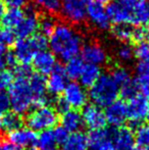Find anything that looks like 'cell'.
<instances>
[{"mask_svg": "<svg viewBox=\"0 0 149 150\" xmlns=\"http://www.w3.org/2000/svg\"><path fill=\"white\" fill-rule=\"evenodd\" d=\"M55 106H56V108H57V110L59 111V112H61V115L70 109V106H68V104L66 102V100H64L62 97H60V98L58 99L57 101H56Z\"/></svg>", "mask_w": 149, "mask_h": 150, "instance_id": "obj_46", "label": "cell"}, {"mask_svg": "<svg viewBox=\"0 0 149 150\" xmlns=\"http://www.w3.org/2000/svg\"><path fill=\"white\" fill-rule=\"evenodd\" d=\"M145 150H149V148H147V149H145Z\"/></svg>", "mask_w": 149, "mask_h": 150, "instance_id": "obj_56", "label": "cell"}, {"mask_svg": "<svg viewBox=\"0 0 149 150\" xmlns=\"http://www.w3.org/2000/svg\"><path fill=\"white\" fill-rule=\"evenodd\" d=\"M53 131L54 139H55V142L58 144H64V142L66 140V138L68 137V132L64 128V127H56Z\"/></svg>", "mask_w": 149, "mask_h": 150, "instance_id": "obj_43", "label": "cell"}, {"mask_svg": "<svg viewBox=\"0 0 149 150\" xmlns=\"http://www.w3.org/2000/svg\"><path fill=\"white\" fill-rule=\"evenodd\" d=\"M29 83H30V88L33 94V105H35L36 107L46 105V102H47L46 78L38 73H33V75L29 78Z\"/></svg>", "mask_w": 149, "mask_h": 150, "instance_id": "obj_15", "label": "cell"}, {"mask_svg": "<svg viewBox=\"0 0 149 150\" xmlns=\"http://www.w3.org/2000/svg\"><path fill=\"white\" fill-rule=\"evenodd\" d=\"M6 139H5V136H4L3 134H1V133H0V142H3V141H5Z\"/></svg>", "mask_w": 149, "mask_h": 150, "instance_id": "obj_51", "label": "cell"}, {"mask_svg": "<svg viewBox=\"0 0 149 150\" xmlns=\"http://www.w3.org/2000/svg\"><path fill=\"white\" fill-rule=\"evenodd\" d=\"M13 45V53L16 61L20 64H30L33 60L34 55L37 53L35 48L31 43L30 38L26 39H18L14 42Z\"/></svg>", "mask_w": 149, "mask_h": 150, "instance_id": "obj_16", "label": "cell"}, {"mask_svg": "<svg viewBox=\"0 0 149 150\" xmlns=\"http://www.w3.org/2000/svg\"><path fill=\"white\" fill-rule=\"evenodd\" d=\"M68 76L62 65L56 64L53 71L49 74V78L46 80L47 92L52 95H58L62 93L68 85Z\"/></svg>", "mask_w": 149, "mask_h": 150, "instance_id": "obj_14", "label": "cell"}, {"mask_svg": "<svg viewBox=\"0 0 149 150\" xmlns=\"http://www.w3.org/2000/svg\"><path fill=\"white\" fill-rule=\"evenodd\" d=\"M137 78H149V60H140L136 65Z\"/></svg>", "mask_w": 149, "mask_h": 150, "instance_id": "obj_41", "label": "cell"}, {"mask_svg": "<svg viewBox=\"0 0 149 150\" xmlns=\"http://www.w3.org/2000/svg\"><path fill=\"white\" fill-rule=\"evenodd\" d=\"M48 45L52 53L62 60H70L77 57L82 48V39L78 32L66 23L56 24L49 36Z\"/></svg>", "mask_w": 149, "mask_h": 150, "instance_id": "obj_2", "label": "cell"}, {"mask_svg": "<svg viewBox=\"0 0 149 150\" xmlns=\"http://www.w3.org/2000/svg\"><path fill=\"white\" fill-rule=\"evenodd\" d=\"M82 117H83L84 124L92 131L104 129L107 124L104 111L101 109V107L95 104L85 105Z\"/></svg>", "mask_w": 149, "mask_h": 150, "instance_id": "obj_10", "label": "cell"}, {"mask_svg": "<svg viewBox=\"0 0 149 150\" xmlns=\"http://www.w3.org/2000/svg\"><path fill=\"white\" fill-rule=\"evenodd\" d=\"M62 98L66 100L68 106L78 110L86 105L88 100V94L81 84L72 82V83H68L64 91Z\"/></svg>", "mask_w": 149, "mask_h": 150, "instance_id": "obj_9", "label": "cell"}, {"mask_svg": "<svg viewBox=\"0 0 149 150\" xmlns=\"http://www.w3.org/2000/svg\"><path fill=\"white\" fill-rule=\"evenodd\" d=\"M88 0H61L60 12L68 22L81 24L86 18V5Z\"/></svg>", "mask_w": 149, "mask_h": 150, "instance_id": "obj_6", "label": "cell"}, {"mask_svg": "<svg viewBox=\"0 0 149 150\" xmlns=\"http://www.w3.org/2000/svg\"><path fill=\"white\" fill-rule=\"evenodd\" d=\"M33 67L40 75H49L56 67V56L47 49L39 51L33 57Z\"/></svg>", "mask_w": 149, "mask_h": 150, "instance_id": "obj_17", "label": "cell"}, {"mask_svg": "<svg viewBox=\"0 0 149 150\" xmlns=\"http://www.w3.org/2000/svg\"><path fill=\"white\" fill-rule=\"evenodd\" d=\"M81 55L83 61L90 64L101 65L107 60V53L105 49L96 42H88L82 45Z\"/></svg>", "mask_w": 149, "mask_h": 150, "instance_id": "obj_11", "label": "cell"}, {"mask_svg": "<svg viewBox=\"0 0 149 150\" xmlns=\"http://www.w3.org/2000/svg\"><path fill=\"white\" fill-rule=\"evenodd\" d=\"M106 117V122H109L112 126L119 127L125 122L127 119V106L123 100H115L112 104L106 107L104 112Z\"/></svg>", "mask_w": 149, "mask_h": 150, "instance_id": "obj_19", "label": "cell"}, {"mask_svg": "<svg viewBox=\"0 0 149 150\" xmlns=\"http://www.w3.org/2000/svg\"><path fill=\"white\" fill-rule=\"evenodd\" d=\"M137 146L142 149L149 148V125H141L136 128L135 137H134Z\"/></svg>", "mask_w": 149, "mask_h": 150, "instance_id": "obj_29", "label": "cell"}, {"mask_svg": "<svg viewBox=\"0 0 149 150\" xmlns=\"http://www.w3.org/2000/svg\"><path fill=\"white\" fill-rule=\"evenodd\" d=\"M37 138L38 136L35 131L28 128H20L8 134L9 142L13 143L20 148L33 146L37 143Z\"/></svg>", "mask_w": 149, "mask_h": 150, "instance_id": "obj_20", "label": "cell"}, {"mask_svg": "<svg viewBox=\"0 0 149 150\" xmlns=\"http://www.w3.org/2000/svg\"><path fill=\"white\" fill-rule=\"evenodd\" d=\"M93 1L97 2V3L101 4V5H104V4H108L112 2V0H93Z\"/></svg>", "mask_w": 149, "mask_h": 150, "instance_id": "obj_49", "label": "cell"}, {"mask_svg": "<svg viewBox=\"0 0 149 150\" xmlns=\"http://www.w3.org/2000/svg\"><path fill=\"white\" fill-rule=\"evenodd\" d=\"M88 136L82 132H74L62 144V150H87Z\"/></svg>", "mask_w": 149, "mask_h": 150, "instance_id": "obj_23", "label": "cell"}, {"mask_svg": "<svg viewBox=\"0 0 149 150\" xmlns=\"http://www.w3.org/2000/svg\"><path fill=\"white\" fill-rule=\"evenodd\" d=\"M49 150H58L57 148H55V147H54V148H51V149H49Z\"/></svg>", "mask_w": 149, "mask_h": 150, "instance_id": "obj_55", "label": "cell"}, {"mask_svg": "<svg viewBox=\"0 0 149 150\" xmlns=\"http://www.w3.org/2000/svg\"><path fill=\"white\" fill-rule=\"evenodd\" d=\"M36 144L41 150H49L51 148H54V145L56 144V142L55 139H54L53 131L50 130V129L42 131L38 136Z\"/></svg>", "mask_w": 149, "mask_h": 150, "instance_id": "obj_28", "label": "cell"}, {"mask_svg": "<svg viewBox=\"0 0 149 150\" xmlns=\"http://www.w3.org/2000/svg\"><path fill=\"white\" fill-rule=\"evenodd\" d=\"M24 18V10L20 8H8L1 18V25L4 29L13 31Z\"/></svg>", "mask_w": 149, "mask_h": 150, "instance_id": "obj_25", "label": "cell"}, {"mask_svg": "<svg viewBox=\"0 0 149 150\" xmlns=\"http://www.w3.org/2000/svg\"><path fill=\"white\" fill-rule=\"evenodd\" d=\"M127 106V117L132 124L144 120L149 111V100L143 94H137L129 99Z\"/></svg>", "mask_w": 149, "mask_h": 150, "instance_id": "obj_8", "label": "cell"}, {"mask_svg": "<svg viewBox=\"0 0 149 150\" xmlns=\"http://www.w3.org/2000/svg\"><path fill=\"white\" fill-rule=\"evenodd\" d=\"M110 133L115 150H129L135 145L133 133L127 127L110 129Z\"/></svg>", "mask_w": 149, "mask_h": 150, "instance_id": "obj_18", "label": "cell"}, {"mask_svg": "<svg viewBox=\"0 0 149 150\" xmlns=\"http://www.w3.org/2000/svg\"><path fill=\"white\" fill-rule=\"evenodd\" d=\"M55 26H56V23L51 16H43L42 18H39L38 30L40 31V33L47 37V36H50V34L54 30Z\"/></svg>", "mask_w": 149, "mask_h": 150, "instance_id": "obj_32", "label": "cell"}, {"mask_svg": "<svg viewBox=\"0 0 149 150\" xmlns=\"http://www.w3.org/2000/svg\"><path fill=\"white\" fill-rule=\"evenodd\" d=\"M37 6L41 7L48 13L53 14L59 11L61 0H32Z\"/></svg>", "mask_w": 149, "mask_h": 150, "instance_id": "obj_33", "label": "cell"}, {"mask_svg": "<svg viewBox=\"0 0 149 150\" xmlns=\"http://www.w3.org/2000/svg\"><path fill=\"white\" fill-rule=\"evenodd\" d=\"M0 150H3V147H2V143L0 142Z\"/></svg>", "mask_w": 149, "mask_h": 150, "instance_id": "obj_52", "label": "cell"}, {"mask_svg": "<svg viewBox=\"0 0 149 150\" xmlns=\"http://www.w3.org/2000/svg\"><path fill=\"white\" fill-rule=\"evenodd\" d=\"M134 55L139 60H149V41L136 44L134 48Z\"/></svg>", "mask_w": 149, "mask_h": 150, "instance_id": "obj_37", "label": "cell"}, {"mask_svg": "<svg viewBox=\"0 0 149 150\" xmlns=\"http://www.w3.org/2000/svg\"><path fill=\"white\" fill-rule=\"evenodd\" d=\"M84 65H85V63H84L83 59L80 57H74L72 59L68 60V63H66L64 69H66V76H68V79H79L80 75L83 71Z\"/></svg>", "mask_w": 149, "mask_h": 150, "instance_id": "obj_27", "label": "cell"}, {"mask_svg": "<svg viewBox=\"0 0 149 150\" xmlns=\"http://www.w3.org/2000/svg\"><path fill=\"white\" fill-rule=\"evenodd\" d=\"M6 6L9 8H20L27 5L28 0H3Z\"/></svg>", "mask_w": 149, "mask_h": 150, "instance_id": "obj_45", "label": "cell"}, {"mask_svg": "<svg viewBox=\"0 0 149 150\" xmlns=\"http://www.w3.org/2000/svg\"><path fill=\"white\" fill-rule=\"evenodd\" d=\"M129 150H143L141 148V147H139V146H137V145H134L132 148H130Z\"/></svg>", "mask_w": 149, "mask_h": 150, "instance_id": "obj_50", "label": "cell"}, {"mask_svg": "<svg viewBox=\"0 0 149 150\" xmlns=\"http://www.w3.org/2000/svg\"><path fill=\"white\" fill-rule=\"evenodd\" d=\"M112 78L113 79V81L115 82V84L117 85L119 89L121 87V86L126 85L127 83H129L133 78L131 77L129 71L126 69L125 67H117L112 69V74H110Z\"/></svg>", "mask_w": 149, "mask_h": 150, "instance_id": "obj_30", "label": "cell"}, {"mask_svg": "<svg viewBox=\"0 0 149 150\" xmlns=\"http://www.w3.org/2000/svg\"><path fill=\"white\" fill-rule=\"evenodd\" d=\"M58 122L56 110L51 106H38L27 117V125L33 131H45L53 128Z\"/></svg>", "mask_w": 149, "mask_h": 150, "instance_id": "obj_5", "label": "cell"}, {"mask_svg": "<svg viewBox=\"0 0 149 150\" xmlns=\"http://www.w3.org/2000/svg\"><path fill=\"white\" fill-rule=\"evenodd\" d=\"M117 56L121 61H130L134 56V48L128 43H124L117 49Z\"/></svg>", "mask_w": 149, "mask_h": 150, "instance_id": "obj_38", "label": "cell"}, {"mask_svg": "<svg viewBox=\"0 0 149 150\" xmlns=\"http://www.w3.org/2000/svg\"><path fill=\"white\" fill-rule=\"evenodd\" d=\"M10 107L18 115L27 112L33 105V94L30 88L29 78L16 77L9 86Z\"/></svg>", "mask_w": 149, "mask_h": 150, "instance_id": "obj_4", "label": "cell"}, {"mask_svg": "<svg viewBox=\"0 0 149 150\" xmlns=\"http://www.w3.org/2000/svg\"><path fill=\"white\" fill-rule=\"evenodd\" d=\"M5 10H6V5H5V3H4L3 0H0V18H2V16L4 14Z\"/></svg>", "mask_w": 149, "mask_h": 150, "instance_id": "obj_48", "label": "cell"}, {"mask_svg": "<svg viewBox=\"0 0 149 150\" xmlns=\"http://www.w3.org/2000/svg\"><path fill=\"white\" fill-rule=\"evenodd\" d=\"M88 148L90 150H115L110 129L92 131L88 136Z\"/></svg>", "mask_w": 149, "mask_h": 150, "instance_id": "obj_13", "label": "cell"}, {"mask_svg": "<svg viewBox=\"0 0 149 150\" xmlns=\"http://www.w3.org/2000/svg\"><path fill=\"white\" fill-rule=\"evenodd\" d=\"M133 26L128 24H117L114 25L112 28V34L117 40L121 42H132L133 39Z\"/></svg>", "mask_w": 149, "mask_h": 150, "instance_id": "obj_26", "label": "cell"}, {"mask_svg": "<svg viewBox=\"0 0 149 150\" xmlns=\"http://www.w3.org/2000/svg\"><path fill=\"white\" fill-rule=\"evenodd\" d=\"M86 18L97 28L105 30L109 27V18L103 5L95 1L88 0L86 5Z\"/></svg>", "mask_w": 149, "mask_h": 150, "instance_id": "obj_12", "label": "cell"}, {"mask_svg": "<svg viewBox=\"0 0 149 150\" xmlns=\"http://www.w3.org/2000/svg\"><path fill=\"white\" fill-rule=\"evenodd\" d=\"M13 69L16 77L30 78L33 75L32 69H31V67L29 64H18Z\"/></svg>", "mask_w": 149, "mask_h": 150, "instance_id": "obj_42", "label": "cell"}, {"mask_svg": "<svg viewBox=\"0 0 149 150\" xmlns=\"http://www.w3.org/2000/svg\"><path fill=\"white\" fill-rule=\"evenodd\" d=\"M30 40H31V43H32L33 47L36 50V52L46 50L48 46H49L48 45L47 37L44 36L43 34H41V33L34 34V35L30 37Z\"/></svg>", "mask_w": 149, "mask_h": 150, "instance_id": "obj_35", "label": "cell"}, {"mask_svg": "<svg viewBox=\"0 0 149 150\" xmlns=\"http://www.w3.org/2000/svg\"><path fill=\"white\" fill-rule=\"evenodd\" d=\"M146 117H147V120H148V122H149V111H148L147 115H146Z\"/></svg>", "mask_w": 149, "mask_h": 150, "instance_id": "obj_54", "label": "cell"}, {"mask_svg": "<svg viewBox=\"0 0 149 150\" xmlns=\"http://www.w3.org/2000/svg\"><path fill=\"white\" fill-rule=\"evenodd\" d=\"M23 122L22 115H18L16 111H6L0 115V133L4 135L5 133L18 130L23 127Z\"/></svg>", "mask_w": 149, "mask_h": 150, "instance_id": "obj_21", "label": "cell"}, {"mask_svg": "<svg viewBox=\"0 0 149 150\" xmlns=\"http://www.w3.org/2000/svg\"><path fill=\"white\" fill-rule=\"evenodd\" d=\"M13 81V75L7 69H0V91H4Z\"/></svg>", "mask_w": 149, "mask_h": 150, "instance_id": "obj_39", "label": "cell"}, {"mask_svg": "<svg viewBox=\"0 0 149 150\" xmlns=\"http://www.w3.org/2000/svg\"><path fill=\"white\" fill-rule=\"evenodd\" d=\"M101 76V71H100L99 65L95 64H87L84 65L83 71H82L81 75L79 77L80 84H81L83 87H91L98 79Z\"/></svg>", "mask_w": 149, "mask_h": 150, "instance_id": "obj_24", "label": "cell"}, {"mask_svg": "<svg viewBox=\"0 0 149 150\" xmlns=\"http://www.w3.org/2000/svg\"><path fill=\"white\" fill-rule=\"evenodd\" d=\"M144 41H149V25L138 26L137 28H134L132 42L137 44Z\"/></svg>", "mask_w": 149, "mask_h": 150, "instance_id": "obj_36", "label": "cell"}, {"mask_svg": "<svg viewBox=\"0 0 149 150\" xmlns=\"http://www.w3.org/2000/svg\"><path fill=\"white\" fill-rule=\"evenodd\" d=\"M39 18L40 16L36 8L33 6H27L24 10V18L22 22L13 30L16 37H18V39H26L36 34L39 27Z\"/></svg>", "mask_w": 149, "mask_h": 150, "instance_id": "obj_7", "label": "cell"}, {"mask_svg": "<svg viewBox=\"0 0 149 150\" xmlns=\"http://www.w3.org/2000/svg\"><path fill=\"white\" fill-rule=\"evenodd\" d=\"M62 127L68 132H78L80 129H82L84 125L82 115L77 109H68V111L62 113L61 117Z\"/></svg>", "mask_w": 149, "mask_h": 150, "instance_id": "obj_22", "label": "cell"}, {"mask_svg": "<svg viewBox=\"0 0 149 150\" xmlns=\"http://www.w3.org/2000/svg\"><path fill=\"white\" fill-rule=\"evenodd\" d=\"M106 12L114 25H149V2L146 0H115L108 3Z\"/></svg>", "mask_w": 149, "mask_h": 150, "instance_id": "obj_1", "label": "cell"}, {"mask_svg": "<svg viewBox=\"0 0 149 150\" xmlns=\"http://www.w3.org/2000/svg\"><path fill=\"white\" fill-rule=\"evenodd\" d=\"M10 108V99L8 93L0 91V115L8 111Z\"/></svg>", "mask_w": 149, "mask_h": 150, "instance_id": "obj_44", "label": "cell"}, {"mask_svg": "<svg viewBox=\"0 0 149 150\" xmlns=\"http://www.w3.org/2000/svg\"><path fill=\"white\" fill-rule=\"evenodd\" d=\"M119 89L110 75L104 74L90 87L89 97L99 107H107L117 100Z\"/></svg>", "mask_w": 149, "mask_h": 150, "instance_id": "obj_3", "label": "cell"}, {"mask_svg": "<svg viewBox=\"0 0 149 150\" xmlns=\"http://www.w3.org/2000/svg\"><path fill=\"white\" fill-rule=\"evenodd\" d=\"M16 42V34L12 30L3 29L0 30V44L4 46H9Z\"/></svg>", "mask_w": 149, "mask_h": 150, "instance_id": "obj_40", "label": "cell"}, {"mask_svg": "<svg viewBox=\"0 0 149 150\" xmlns=\"http://www.w3.org/2000/svg\"><path fill=\"white\" fill-rule=\"evenodd\" d=\"M29 150H38V149L37 148H34V147H31V148L29 149Z\"/></svg>", "mask_w": 149, "mask_h": 150, "instance_id": "obj_53", "label": "cell"}, {"mask_svg": "<svg viewBox=\"0 0 149 150\" xmlns=\"http://www.w3.org/2000/svg\"><path fill=\"white\" fill-rule=\"evenodd\" d=\"M18 65V61L14 57L12 51L8 50V48L0 44V69L6 67H14Z\"/></svg>", "mask_w": 149, "mask_h": 150, "instance_id": "obj_31", "label": "cell"}, {"mask_svg": "<svg viewBox=\"0 0 149 150\" xmlns=\"http://www.w3.org/2000/svg\"><path fill=\"white\" fill-rule=\"evenodd\" d=\"M138 92H139V88H138L136 80L134 79H132L129 83H127L126 85L121 86L119 88V95L124 99H128V100L134 97L135 95H137Z\"/></svg>", "mask_w": 149, "mask_h": 150, "instance_id": "obj_34", "label": "cell"}, {"mask_svg": "<svg viewBox=\"0 0 149 150\" xmlns=\"http://www.w3.org/2000/svg\"><path fill=\"white\" fill-rule=\"evenodd\" d=\"M2 147H3V150H22L20 147L16 146V144L9 142V141H7V140L2 142Z\"/></svg>", "mask_w": 149, "mask_h": 150, "instance_id": "obj_47", "label": "cell"}]
</instances>
